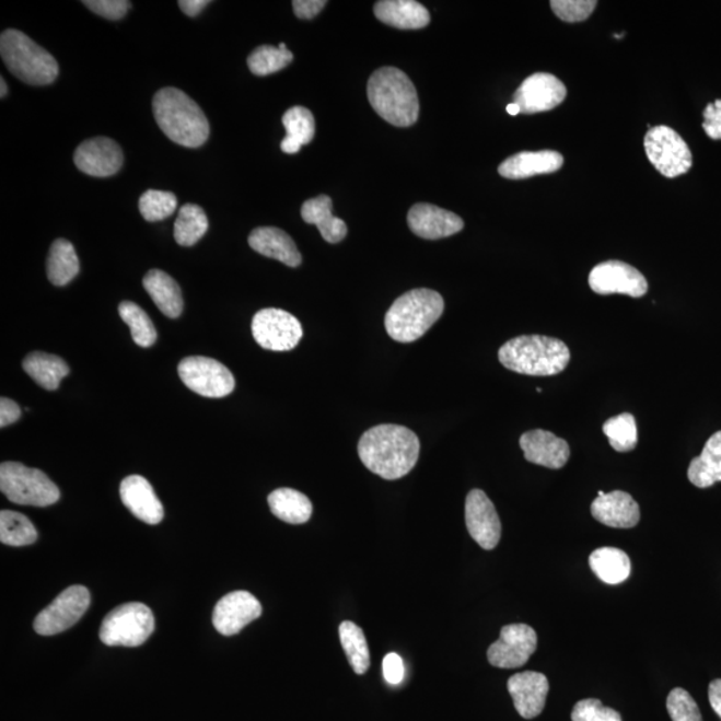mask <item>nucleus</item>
I'll return each mask as SVG.
<instances>
[{"instance_id": "1", "label": "nucleus", "mask_w": 721, "mask_h": 721, "mask_svg": "<svg viewBox=\"0 0 721 721\" xmlns=\"http://www.w3.org/2000/svg\"><path fill=\"white\" fill-rule=\"evenodd\" d=\"M420 447V440L410 429L384 423L362 434L359 456L372 474L384 480H398L415 468Z\"/></svg>"}, {"instance_id": "8", "label": "nucleus", "mask_w": 721, "mask_h": 721, "mask_svg": "<svg viewBox=\"0 0 721 721\" xmlns=\"http://www.w3.org/2000/svg\"><path fill=\"white\" fill-rule=\"evenodd\" d=\"M155 619L148 605H119L103 620L100 638L108 647H139L154 632Z\"/></svg>"}, {"instance_id": "24", "label": "nucleus", "mask_w": 721, "mask_h": 721, "mask_svg": "<svg viewBox=\"0 0 721 721\" xmlns=\"http://www.w3.org/2000/svg\"><path fill=\"white\" fill-rule=\"evenodd\" d=\"M562 165V155L557 151H523L502 162L499 173L501 177L508 179H525L535 175L555 173Z\"/></svg>"}, {"instance_id": "43", "label": "nucleus", "mask_w": 721, "mask_h": 721, "mask_svg": "<svg viewBox=\"0 0 721 721\" xmlns=\"http://www.w3.org/2000/svg\"><path fill=\"white\" fill-rule=\"evenodd\" d=\"M595 0H554L550 2L555 14L568 23L583 22L595 11Z\"/></svg>"}, {"instance_id": "9", "label": "nucleus", "mask_w": 721, "mask_h": 721, "mask_svg": "<svg viewBox=\"0 0 721 721\" xmlns=\"http://www.w3.org/2000/svg\"><path fill=\"white\" fill-rule=\"evenodd\" d=\"M644 148L648 160L666 178H676L693 167L688 144L668 126L652 127L647 132Z\"/></svg>"}, {"instance_id": "16", "label": "nucleus", "mask_w": 721, "mask_h": 721, "mask_svg": "<svg viewBox=\"0 0 721 721\" xmlns=\"http://www.w3.org/2000/svg\"><path fill=\"white\" fill-rule=\"evenodd\" d=\"M465 523L469 535L482 549L492 550L501 538V521L493 502L481 489L470 490L465 501Z\"/></svg>"}, {"instance_id": "10", "label": "nucleus", "mask_w": 721, "mask_h": 721, "mask_svg": "<svg viewBox=\"0 0 721 721\" xmlns=\"http://www.w3.org/2000/svg\"><path fill=\"white\" fill-rule=\"evenodd\" d=\"M178 374L182 383L203 397H226L235 387L232 372L209 357H187L181 361Z\"/></svg>"}, {"instance_id": "33", "label": "nucleus", "mask_w": 721, "mask_h": 721, "mask_svg": "<svg viewBox=\"0 0 721 721\" xmlns=\"http://www.w3.org/2000/svg\"><path fill=\"white\" fill-rule=\"evenodd\" d=\"M23 369L36 384L46 391H56L66 375L70 373V368L60 357L47 353L28 354L23 361Z\"/></svg>"}, {"instance_id": "34", "label": "nucleus", "mask_w": 721, "mask_h": 721, "mask_svg": "<svg viewBox=\"0 0 721 721\" xmlns=\"http://www.w3.org/2000/svg\"><path fill=\"white\" fill-rule=\"evenodd\" d=\"M81 265L74 246L68 240L54 242L47 258V277L56 287H65L80 272Z\"/></svg>"}, {"instance_id": "7", "label": "nucleus", "mask_w": 721, "mask_h": 721, "mask_svg": "<svg viewBox=\"0 0 721 721\" xmlns=\"http://www.w3.org/2000/svg\"><path fill=\"white\" fill-rule=\"evenodd\" d=\"M0 490L20 505L45 508L60 499L59 488L44 472L20 463L0 465Z\"/></svg>"}, {"instance_id": "19", "label": "nucleus", "mask_w": 721, "mask_h": 721, "mask_svg": "<svg viewBox=\"0 0 721 721\" xmlns=\"http://www.w3.org/2000/svg\"><path fill=\"white\" fill-rule=\"evenodd\" d=\"M411 232L423 240H441L462 232L464 221L457 214L438 206L417 203L409 210Z\"/></svg>"}, {"instance_id": "15", "label": "nucleus", "mask_w": 721, "mask_h": 721, "mask_svg": "<svg viewBox=\"0 0 721 721\" xmlns=\"http://www.w3.org/2000/svg\"><path fill=\"white\" fill-rule=\"evenodd\" d=\"M567 98V88L559 78L548 72H536L521 83L513 95V103L523 114L554 111Z\"/></svg>"}, {"instance_id": "47", "label": "nucleus", "mask_w": 721, "mask_h": 721, "mask_svg": "<svg viewBox=\"0 0 721 721\" xmlns=\"http://www.w3.org/2000/svg\"><path fill=\"white\" fill-rule=\"evenodd\" d=\"M702 129L707 132V136L717 139H721V101L710 103L705 111V124H702Z\"/></svg>"}, {"instance_id": "22", "label": "nucleus", "mask_w": 721, "mask_h": 721, "mask_svg": "<svg viewBox=\"0 0 721 721\" xmlns=\"http://www.w3.org/2000/svg\"><path fill=\"white\" fill-rule=\"evenodd\" d=\"M119 493L124 505L143 523L156 525L165 516V509L147 478L138 475L126 477L120 482Z\"/></svg>"}, {"instance_id": "40", "label": "nucleus", "mask_w": 721, "mask_h": 721, "mask_svg": "<svg viewBox=\"0 0 721 721\" xmlns=\"http://www.w3.org/2000/svg\"><path fill=\"white\" fill-rule=\"evenodd\" d=\"M293 54L280 47L259 46L247 58L248 69L254 75L266 77L281 71L293 62Z\"/></svg>"}, {"instance_id": "28", "label": "nucleus", "mask_w": 721, "mask_h": 721, "mask_svg": "<svg viewBox=\"0 0 721 721\" xmlns=\"http://www.w3.org/2000/svg\"><path fill=\"white\" fill-rule=\"evenodd\" d=\"M143 288L160 311L168 318H178L184 311L179 284L167 272L150 270L143 278Z\"/></svg>"}, {"instance_id": "31", "label": "nucleus", "mask_w": 721, "mask_h": 721, "mask_svg": "<svg viewBox=\"0 0 721 721\" xmlns=\"http://www.w3.org/2000/svg\"><path fill=\"white\" fill-rule=\"evenodd\" d=\"M282 124L288 136L281 142V150L287 154H296L304 144L311 143L316 136V119L306 107L294 106L283 114Z\"/></svg>"}, {"instance_id": "4", "label": "nucleus", "mask_w": 721, "mask_h": 721, "mask_svg": "<svg viewBox=\"0 0 721 721\" xmlns=\"http://www.w3.org/2000/svg\"><path fill=\"white\" fill-rule=\"evenodd\" d=\"M499 360L514 373L548 377L566 371L571 351L557 338L520 336L502 345Z\"/></svg>"}, {"instance_id": "26", "label": "nucleus", "mask_w": 721, "mask_h": 721, "mask_svg": "<svg viewBox=\"0 0 721 721\" xmlns=\"http://www.w3.org/2000/svg\"><path fill=\"white\" fill-rule=\"evenodd\" d=\"M374 15L387 26L399 30L423 28L430 22L427 8L415 0H381L374 4Z\"/></svg>"}, {"instance_id": "5", "label": "nucleus", "mask_w": 721, "mask_h": 721, "mask_svg": "<svg viewBox=\"0 0 721 721\" xmlns=\"http://www.w3.org/2000/svg\"><path fill=\"white\" fill-rule=\"evenodd\" d=\"M441 294L430 289H415L395 301L385 316V329L395 341H417L444 313Z\"/></svg>"}, {"instance_id": "18", "label": "nucleus", "mask_w": 721, "mask_h": 721, "mask_svg": "<svg viewBox=\"0 0 721 721\" xmlns=\"http://www.w3.org/2000/svg\"><path fill=\"white\" fill-rule=\"evenodd\" d=\"M263 615V605L246 591H235L223 596L213 612V626L223 636L237 635L247 624Z\"/></svg>"}, {"instance_id": "53", "label": "nucleus", "mask_w": 721, "mask_h": 721, "mask_svg": "<svg viewBox=\"0 0 721 721\" xmlns=\"http://www.w3.org/2000/svg\"><path fill=\"white\" fill-rule=\"evenodd\" d=\"M0 88H2L0 89L2 90L0 91V96L4 98V96L8 95V84H5L4 78H0Z\"/></svg>"}, {"instance_id": "23", "label": "nucleus", "mask_w": 721, "mask_h": 721, "mask_svg": "<svg viewBox=\"0 0 721 721\" xmlns=\"http://www.w3.org/2000/svg\"><path fill=\"white\" fill-rule=\"evenodd\" d=\"M592 516L610 528L629 530L639 524L640 507L633 497L623 490L597 496L591 505Z\"/></svg>"}, {"instance_id": "50", "label": "nucleus", "mask_w": 721, "mask_h": 721, "mask_svg": "<svg viewBox=\"0 0 721 721\" xmlns=\"http://www.w3.org/2000/svg\"><path fill=\"white\" fill-rule=\"evenodd\" d=\"M209 4L208 0H179L178 2L179 9L191 18L201 14V11Z\"/></svg>"}, {"instance_id": "17", "label": "nucleus", "mask_w": 721, "mask_h": 721, "mask_svg": "<svg viewBox=\"0 0 721 721\" xmlns=\"http://www.w3.org/2000/svg\"><path fill=\"white\" fill-rule=\"evenodd\" d=\"M74 163L78 170L91 177L106 178L123 168L124 153L113 139L96 137L78 147Z\"/></svg>"}, {"instance_id": "42", "label": "nucleus", "mask_w": 721, "mask_h": 721, "mask_svg": "<svg viewBox=\"0 0 721 721\" xmlns=\"http://www.w3.org/2000/svg\"><path fill=\"white\" fill-rule=\"evenodd\" d=\"M666 710H668L672 721H702L698 705L693 696L683 688L671 690L668 699H666Z\"/></svg>"}, {"instance_id": "13", "label": "nucleus", "mask_w": 721, "mask_h": 721, "mask_svg": "<svg viewBox=\"0 0 721 721\" xmlns=\"http://www.w3.org/2000/svg\"><path fill=\"white\" fill-rule=\"evenodd\" d=\"M537 648V633L526 624L502 627L500 639L488 650L489 663L497 668H520L528 662Z\"/></svg>"}, {"instance_id": "49", "label": "nucleus", "mask_w": 721, "mask_h": 721, "mask_svg": "<svg viewBox=\"0 0 721 721\" xmlns=\"http://www.w3.org/2000/svg\"><path fill=\"white\" fill-rule=\"evenodd\" d=\"M21 408L10 398L0 399V427L5 428L20 420Z\"/></svg>"}, {"instance_id": "3", "label": "nucleus", "mask_w": 721, "mask_h": 721, "mask_svg": "<svg viewBox=\"0 0 721 721\" xmlns=\"http://www.w3.org/2000/svg\"><path fill=\"white\" fill-rule=\"evenodd\" d=\"M368 100L374 112L393 126H414L420 114V102L414 82L396 68H383L373 72L368 82Z\"/></svg>"}, {"instance_id": "37", "label": "nucleus", "mask_w": 721, "mask_h": 721, "mask_svg": "<svg viewBox=\"0 0 721 721\" xmlns=\"http://www.w3.org/2000/svg\"><path fill=\"white\" fill-rule=\"evenodd\" d=\"M38 540V531L30 519L14 511L0 512V542L10 547H26Z\"/></svg>"}, {"instance_id": "6", "label": "nucleus", "mask_w": 721, "mask_h": 721, "mask_svg": "<svg viewBox=\"0 0 721 721\" xmlns=\"http://www.w3.org/2000/svg\"><path fill=\"white\" fill-rule=\"evenodd\" d=\"M0 56L12 75L32 86H46L57 80V59L18 30H5L0 36Z\"/></svg>"}, {"instance_id": "12", "label": "nucleus", "mask_w": 721, "mask_h": 721, "mask_svg": "<svg viewBox=\"0 0 721 721\" xmlns=\"http://www.w3.org/2000/svg\"><path fill=\"white\" fill-rule=\"evenodd\" d=\"M252 333L260 348L272 351L292 350L304 336L293 314L275 307L263 309L253 317Z\"/></svg>"}, {"instance_id": "32", "label": "nucleus", "mask_w": 721, "mask_h": 721, "mask_svg": "<svg viewBox=\"0 0 721 721\" xmlns=\"http://www.w3.org/2000/svg\"><path fill=\"white\" fill-rule=\"evenodd\" d=\"M590 567L605 584L617 585L624 583L631 574V560L619 548H598L590 556Z\"/></svg>"}, {"instance_id": "45", "label": "nucleus", "mask_w": 721, "mask_h": 721, "mask_svg": "<svg viewBox=\"0 0 721 721\" xmlns=\"http://www.w3.org/2000/svg\"><path fill=\"white\" fill-rule=\"evenodd\" d=\"M83 4L108 21L123 20L131 8V3L127 0H84Z\"/></svg>"}, {"instance_id": "20", "label": "nucleus", "mask_w": 721, "mask_h": 721, "mask_svg": "<svg viewBox=\"0 0 721 721\" xmlns=\"http://www.w3.org/2000/svg\"><path fill=\"white\" fill-rule=\"evenodd\" d=\"M508 690L520 717L535 719L544 711L549 682L540 672H521L509 678Z\"/></svg>"}, {"instance_id": "41", "label": "nucleus", "mask_w": 721, "mask_h": 721, "mask_svg": "<svg viewBox=\"0 0 721 721\" xmlns=\"http://www.w3.org/2000/svg\"><path fill=\"white\" fill-rule=\"evenodd\" d=\"M178 199L173 193L148 190L139 198V211L149 222L166 220L177 210Z\"/></svg>"}, {"instance_id": "51", "label": "nucleus", "mask_w": 721, "mask_h": 721, "mask_svg": "<svg viewBox=\"0 0 721 721\" xmlns=\"http://www.w3.org/2000/svg\"><path fill=\"white\" fill-rule=\"evenodd\" d=\"M708 699H710L713 711L721 719V678L713 681L708 688Z\"/></svg>"}, {"instance_id": "21", "label": "nucleus", "mask_w": 721, "mask_h": 721, "mask_svg": "<svg viewBox=\"0 0 721 721\" xmlns=\"http://www.w3.org/2000/svg\"><path fill=\"white\" fill-rule=\"evenodd\" d=\"M521 450L526 462L545 466L549 469H561L571 456L568 442L548 430H531L521 435Z\"/></svg>"}, {"instance_id": "11", "label": "nucleus", "mask_w": 721, "mask_h": 721, "mask_svg": "<svg viewBox=\"0 0 721 721\" xmlns=\"http://www.w3.org/2000/svg\"><path fill=\"white\" fill-rule=\"evenodd\" d=\"M91 596L86 586L71 585L60 593L44 610L36 616L35 632L53 636L74 627L90 607Z\"/></svg>"}, {"instance_id": "52", "label": "nucleus", "mask_w": 721, "mask_h": 721, "mask_svg": "<svg viewBox=\"0 0 721 721\" xmlns=\"http://www.w3.org/2000/svg\"><path fill=\"white\" fill-rule=\"evenodd\" d=\"M507 112H508V114L513 115V117H514V115H518V114L521 113L520 107L516 105V103H513V102L509 103V105L507 106Z\"/></svg>"}, {"instance_id": "14", "label": "nucleus", "mask_w": 721, "mask_h": 721, "mask_svg": "<svg viewBox=\"0 0 721 721\" xmlns=\"http://www.w3.org/2000/svg\"><path fill=\"white\" fill-rule=\"evenodd\" d=\"M590 287L597 294H624L633 299H640L648 292L646 277L621 260H607L597 265L591 271Z\"/></svg>"}, {"instance_id": "39", "label": "nucleus", "mask_w": 721, "mask_h": 721, "mask_svg": "<svg viewBox=\"0 0 721 721\" xmlns=\"http://www.w3.org/2000/svg\"><path fill=\"white\" fill-rule=\"evenodd\" d=\"M603 432L607 435L610 446L616 452H631L638 445V426H636L635 417L631 414L609 418L604 423Z\"/></svg>"}, {"instance_id": "35", "label": "nucleus", "mask_w": 721, "mask_h": 721, "mask_svg": "<svg viewBox=\"0 0 721 721\" xmlns=\"http://www.w3.org/2000/svg\"><path fill=\"white\" fill-rule=\"evenodd\" d=\"M208 230L209 220L202 208L193 203L182 206L174 223V239L178 245H196Z\"/></svg>"}, {"instance_id": "30", "label": "nucleus", "mask_w": 721, "mask_h": 721, "mask_svg": "<svg viewBox=\"0 0 721 721\" xmlns=\"http://www.w3.org/2000/svg\"><path fill=\"white\" fill-rule=\"evenodd\" d=\"M688 480L700 489L721 481V430L711 435L700 456L690 462Z\"/></svg>"}, {"instance_id": "27", "label": "nucleus", "mask_w": 721, "mask_h": 721, "mask_svg": "<svg viewBox=\"0 0 721 721\" xmlns=\"http://www.w3.org/2000/svg\"><path fill=\"white\" fill-rule=\"evenodd\" d=\"M332 198L327 196H319L317 198L309 199L302 205L301 216L302 220L311 225H316L321 235L329 244H338L348 235V226L342 220L333 216Z\"/></svg>"}, {"instance_id": "46", "label": "nucleus", "mask_w": 721, "mask_h": 721, "mask_svg": "<svg viewBox=\"0 0 721 721\" xmlns=\"http://www.w3.org/2000/svg\"><path fill=\"white\" fill-rule=\"evenodd\" d=\"M383 672L387 683L392 684V686H398L405 677L403 659L397 653H387L383 662Z\"/></svg>"}, {"instance_id": "48", "label": "nucleus", "mask_w": 721, "mask_h": 721, "mask_svg": "<svg viewBox=\"0 0 721 721\" xmlns=\"http://www.w3.org/2000/svg\"><path fill=\"white\" fill-rule=\"evenodd\" d=\"M325 5V0H294L293 10L300 20H313L324 10Z\"/></svg>"}, {"instance_id": "29", "label": "nucleus", "mask_w": 721, "mask_h": 721, "mask_svg": "<svg viewBox=\"0 0 721 721\" xmlns=\"http://www.w3.org/2000/svg\"><path fill=\"white\" fill-rule=\"evenodd\" d=\"M270 511L288 524H305L312 518V501L299 490L280 488L268 497Z\"/></svg>"}, {"instance_id": "38", "label": "nucleus", "mask_w": 721, "mask_h": 721, "mask_svg": "<svg viewBox=\"0 0 721 721\" xmlns=\"http://www.w3.org/2000/svg\"><path fill=\"white\" fill-rule=\"evenodd\" d=\"M119 316L130 327L131 337L138 347H153L156 341L155 326L141 306L125 301L119 305Z\"/></svg>"}, {"instance_id": "36", "label": "nucleus", "mask_w": 721, "mask_h": 721, "mask_svg": "<svg viewBox=\"0 0 721 721\" xmlns=\"http://www.w3.org/2000/svg\"><path fill=\"white\" fill-rule=\"evenodd\" d=\"M339 639L351 668L357 675L367 674L371 666V651L362 629L353 621H344L339 626Z\"/></svg>"}, {"instance_id": "25", "label": "nucleus", "mask_w": 721, "mask_h": 721, "mask_svg": "<svg viewBox=\"0 0 721 721\" xmlns=\"http://www.w3.org/2000/svg\"><path fill=\"white\" fill-rule=\"evenodd\" d=\"M248 245L263 256L280 260L296 268L302 263L301 253L294 241L283 230L277 228H257L248 235Z\"/></svg>"}, {"instance_id": "2", "label": "nucleus", "mask_w": 721, "mask_h": 721, "mask_svg": "<svg viewBox=\"0 0 721 721\" xmlns=\"http://www.w3.org/2000/svg\"><path fill=\"white\" fill-rule=\"evenodd\" d=\"M156 124L168 139L181 147H202L210 136V125L202 108L184 91L166 88L153 100Z\"/></svg>"}, {"instance_id": "54", "label": "nucleus", "mask_w": 721, "mask_h": 721, "mask_svg": "<svg viewBox=\"0 0 721 721\" xmlns=\"http://www.w3.org/2000/svg\"><path fill=\"white\" fill-rule=\"evenodd\" d=\"M278 47H280V48H281V50H288V48H287V45H284V44H281V45H280V46H278Z\"/></svg>"}, {"instance_id": "44", "label": "nucleus", "mask_w": 721, "mask_h": 721, "mask_svg": "<svg viewBox=\"0 0 721 721\" xmlns=\"http://www.w3.org/2000/svg\"><path fill=\"white\" fill-rule=\"evenodd\" d=\"M572 721H623L621 714L609 707H604L597 699H584L575 702L571 714Z\"/></svg>"}]
</instances>
